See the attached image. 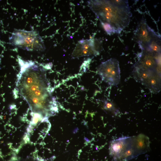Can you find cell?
Listing matches in <instances>:
<instances>
[{
    "instance_id": "10",
    "label": "cell",
    "mask_w": 161,
    "mask_h": 161,
    "mask_svg": "<svg viewBox=\"0 0 161 161\" xmlns=\"http://www.w3.org/2000/svg\"><path fill=\"white\" fill-rule=\"evenodd\" d=\"M160 55L149 51L142 50L138 61L134 65V69L160 70V62L157 58Z\"/></svg>"
},
{
    "instance_id": "7",
    "label": "cell",
    "mask_w": 161,
    "mask_h": 161,
    "mask_svg": "<svg viewBox=\"0 0 161 161\" xmlns=\"http://www.w3.org/2000/svg\"><path fill=\"white\" fill-rule=\"evenodd\" d=\"M47 121V119L33 117L26 135L27 140L31 143H37L44 137L49 128V122Z\"/></svg>"
},
{
    "instance_id": "4",
    "label": "cell",
    "mask_w": 161,
    "mask_h": 161,
    "mask_svg": "<svg viewBox=\"0 0 161 161\" xmlns=\"http://www.w3.org/2000/svg\"><path fill=\"white\" fill-rule=\"evenodd\" d=\"M97 72L102 80L109 85L116 86L120 82L119 62L114 58L102 62L97 67Z\"/></svg>"
},
{
    "instance_id": "9",
    "label": "cell",
    "mask_w": 161,
    "mask_h": 161,
    "mask_svg": "<svg viewBox=\"0 0 161 161\" xmlns=\"http://www.w3.org/2000/svg\"><path fill=\"white\" fill-rule=\"evenodd\" d=\"M132 137H123L112 141L110 154L117 160H122L126 153L132 147Z\"/></svg>"
},
{
    "instance_id": "11",
    "label": "cell",
    "mask_w": 161,
    "mask_h": 161,
    "mask_svg": "<svg viewBox=\"0 0 161 161\" xmlns=\"http://www.w3.org/2000/svg\"><path fill=\"white\" fill-rule=\"evenodd\" d=\"M132 145L137 156L148 151L150 149L148 137L143 134L132 137Z\"/></svg>"
},
{
    "instance_id": "12",
    "label": "cell",
    "mask_w": 161,
    "mask_h": 161,
    "mask_svg": "<svg viewBox=\"0 0 161 161\" xmlns=\"http://www.w3.org/2000/svg\"><path fill=\"white\" fill-rule=\"evenodd\" d=\"M103 108L105 109L112 112L115 114H117L119 112L114 105L112 102L107 100L104 101Z\"/></svg>"
},
{
    "instance_id": "8",
    "label": "cell",
    "mask_w": 161,
    "mask_h": 161,
    "mask_svg": "<svg viewBox=\"0 0 161 161\" xmlns=\"http://www.w3.org/2000/svg\"><path fill=\"white\" fill-rule=\"evenodd\" d=\"M134 35L142 50L146 49L152 41L160 36L151 29L143 19L137 26Z\"/></svg>"
},
{
    "instance_id": "2",
    "label": "cell",
    "mask_w": 161,
    "mask_h": 161,
    "mask_svg": "<svg viewBox=\"0 0 161 161\" xmlns=\"http://www.w3.org/2000/svg\"><path fill=\"white\" fill-rule=\"evenodd\" d=\"M88 3L109 35L120 33L130 22L132 15L128 0H92Z\"/></svg>"
},
{
    "instance_id": "5",
    "label": "cell",
    "mask_w": 161,
    "mask_h": 161,
    "mask_svg": "<svg viewBox=\"0 0 161 161\" xmlns=\"http://www.w3.org/2000/svg\"><path fill=\"white\" fill-rule=\"evenodd\" d=\"M160 70L134 69V75L136 79L154 93H158L160 90Z\"/></svg>"
},
{
    "instance_id": "1",
    "label": "cell",
    "mask_w": 161,
    "mask_h": 161,
    "mask_svg": "<svg viewBox=\"0 0 161 161\" xmlns=\"http://www.w3.org/2000/svg\"><path fill=\"white\" fill-rule=\"evenodd\" d=\"M16 87L28 103L33 115L48 118L57 111L56 101L43 66L33 62L22 64Z\"/></svg>"
},
{
    "instance_id": "6",
    "label": "cell",
    "mask_w": 161,
    "mask_h": 161,
    "mask_svg": "<svg viewBox=\"0 0 161 161\" xmlns=\"http://www.w3.org/2000/svg\"><path fill=\"white\" fill-rule=\"evenodd\" d=\"M102 50L101 42L97 39L90 38L79 41L71 55L72 58L91 55L96 56Z\"/></svg>"
},
{
    "instance_id": "3",
    "label": "cell",
    "mask_w": 161,
    "mask_h": 161,
    "mask_svg": "<svg viewBox=\"0 0 161 161\" xmlns=\"http://www.w3.org/2000/svg\"><path fill=\"white\" fill-rule=\"evenodd\" d=\"M14 46L30 51H43L46 49L44 42L36 31L15 30L10 39Z\"/></svg>"
}]
</instances>
